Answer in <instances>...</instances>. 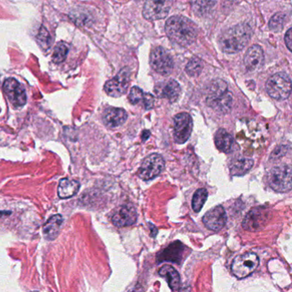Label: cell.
<instances>
[{"label":"cell","instance_id":"83f0119b","mask_svg":"<svg viewBox=\"0 0 292 292\" xmlns=\"http://www.w3.org/2000/svg\"><path fill=\"white\" fill-rule=\"evenodd\" d=\"M69 48L67 45L63 42H60L55 47L53 54H52V61L56 64H60L65 61L68 54Z\"/></svg>","mask_w":292,"mask_h":292},{"label":"cell","instance_id":"8992f818","mask_svg":"<svg viewBox=\"0 0 292 292\" xmlns=\"http://www.w3.org/2000/svg\"><path fill=\"white\" fill-rule=\"evenodd\" d=\"M259 257L254 253H246L236 257L231 265V271L238 279H244L250 275L259 266Z\"/></svg>","mask_w":292,"mask_h":292},{"label":"cell","instance_id":"d4e9b609","mask_svg":"<svg viewBox=\"0 0 292 292\" xmlns=\"http://www.w3.org/2000/svg\"><path fill=\"white\" fill-rule=\"evenodd\" d=\"M216 4V0H191L193 10L198 16H205L211 11Z\"/></svg>","mask_w":292,"mask_h":292},{"label":"cell","instance_id":"6da1fadb","mask_svg":"<svg viewBox=\"0 0 292 292\" xmlns=\"http://www.w3.org/2000/svg\"><path fill=\"white\" fill-rule=\"evenodd\" d=\"M168 38L183 47L192 45L197 38V26L185 16H173L165 22Z\"/></svg>","mask_w":292,"mask_h":292},{"label":"cell","instance_id":"7a4b0ae2","mask_svg":"<svg viewBox=\"0 0 292 292\" xmlns=\"http://www.w3.org/2000/svg\"><path fill=\"white\" fill-rule=\"evenodd\" d=\"M253 36L252 27L247 23H239L222 34L219 39V47L227 54H234L247 46Z\"/></svg>","mask_w":292,"mask_h":292},{"label":"cell","instance_id":"1f68e13d","mask_svg":"<svg viewBox=\"0 0 292 292\" xmlns=\"http://www.w3.org/2000/svg\"><path fill=\"white\" fill-rule=\"evenodd\" d=\"M142 105H143L144 107L146 110H149V109L153 108V106L154 105V97L151 94H149V93H145L144 95L143 102H142Z\"/></svg>","mask_w":292,"mask_h":292},{"label":"cell","instance_id":"277c9868","mask_svg":"<svg viewBox=\"0 0 292 292\" xmlns=\"http://www.w3.org/2000/svg\"><path fill=\"white\" fill-rule=\"evenodd\" d=\"M268 95L277 100H286L291 93V81L284 72L274 74L266 84Z\"/></svg>","mask_w":292,"mask_h":292},{"label":"cell","instance_id":"9a60e30c","mask_svg":"<svg viewBox=\"0 0 292 292\" xmlns=\"http://www.w3.org/2000/svg\"><path fill=\"white\" fill-rule=\"evenodd\" d=\"M137 220V213L132 206L125 205L116 209L111 218V221L116 227H125L132 225Z\"/></svg>","mask_w":292,"mask_h":292},{"label":"cell","instance_id":"44dd1931","mask_svg":"<svg viewBox=\"0 0 292 292\" xmlns=\"http://www.w3.org/2000/svg\"><path fill=\"white\" fill-rule=\"evenodd\" d=\"M80 184L76 180L64 179L60 181L57 188V195L61 199H69L78 192Z\"/></svg>","mask_w":292,"mask_h":292},{"label":"cell","instance_id":"d6a6232c","mask_svg":"<svg viewBox=\"0 0 292 292\" xmlns=\"http://www.w3.org/2000/svg\"><path fill=\"white\" fill-rule=\"evenodd\" d=\"M286 146H281L279 148H277L273 154H271V158L273 159H279V158L284 156V154H286L287 152Z\"/></svg>","mask_w":292,"mask_h":292},{"label":"cell","instance_id":"30bf717a","mask_svg":"<svg viewBox=\"0 0 292 292\" xmlns=\"http://www.w3.org/2000/svg\"><path fill=\"white\" fill-rule=\"evenodd\" d=\"M172 0H146L142 15L149 21H156L165 18L167 16Z\"/></svg>","mask_w":292,"mask_h":292},{"label":"cell","instance_id":"8fae6325","mask_svg":"<svg viewBox=\"0 0 292 292\" xmlns=\"http://www.w3.org/2000/svg\"><path fill=\"white\" fill-rule=\"evenodd\" d=\"M193 130V119L190 114L182 112L174 118V140L178 143L186 142Z\"/></svg>","mask_w":292,"mask_h":292},{"label":"cell","instance_id":"7c38bea8","mask_svg":"<svg viewBox=\"0 0 292 292\" xmlns=\"http://www.w3.org/2000/svg\"><path fill=\"white\" fill-rule=\"evenodd\" d=\"M3 89L9 100L15 107H22L27 102L24 89L16 79H7L4 83Z\"/></svg>","mask_w":292,"mask_h":292},{"label":"cell","instance_id":"e0dca14e","mask_svg":"<svg viewBox=\"0 0 292 292\" xmlns=\"http://www.w3.org/2000/svg\"><path fill=\"white\" fill-rule=\"evenodd\" d=\"M267 218H268L267 212L264 209H253L245 217L243 222V226L246 230L253 231L260 230L267 221Z\"/></svg>","mask_w":292,"mask_h":292},{"label":"cell","instance_id":"cb8c5ba5","mask_svg":"<svg viewBox=\"0 0 292 292\" xmlns=\"http://www.w3.org/2000/svg\"><path fill=\"white\" fill-rule=\"evenodd\" d=\"M183 249H184V245L181 243L179 242L174 243L161 253L162 256L160 258V260L162 261L163 260H170L172 262H179V260H181L182 253L184 251Z\"/></svg>","mask_w":292,"mask_h":292},{"label":"cell","instance_id":"ffe728a7","mask_svg":"<svg viewBox=\"0 0 292 292\" xmlns=\"http://www.w3.org/2000/svg\"><path fill=\"white\" fill-rule=\"evenodd\" d=\"M63 218L57 214L51 217L43 227V235L47 240H53L57 238L60 229L62 227Z\"/></svg>","mask_w":292,"mask_h":292},{"label":"cell","instance_id":"3957f363","mask_svg":"<svg viewBox=\"0 0 292 292\" xmlns=\"http://www.w3.org/2000/svg\"><path fill=\"white\" fill-rule=\"evenodd\" d=\"M207 104L219 113H227L232 106V95L228 90L227 84L221 79L212 81L209 87Z\"/></svg>","mask_w":292,"mask_h":292},{"label":"cell","instance_id":"ba28073f","mask_svg":"<svg viewBox=\"0 0 292 292\" xmlns=\"http://www.w3.org/2000/svg\"><path fill=\"white\" fill-rule=\"evenodd\" d=\"M150 65L154 71L162 76H169L174 67L172 57L161 46L153 49L150 54Z\"/></svg>","mask_w":292,"mask_h":292},{"label":"cell","instance_id":"484cf974","mask_svg":"<svg viewBox=\"0 0 292 292\" xmlns=\"http://www.w3.org/2000/svg\"><path fill=\"white\" fill-rule=\"evenodd\" d=\"M208 196L209 193L205 189H200L195 193L192 199V208L195 213H199L201 210L203 206L208 200Z\"/></svg>","mask_w":292,"mask_h":292},{"label":"cell","instance_id":"e575fe53","mask_svg":"<svg viewBox=\"0 0 292 292\" xmlns=\"http://www.w3.org/2000/svg\"><path fill=\"white\" fill-rule=\"evenodd\" d=\"M149 130H144L143 135H142V140L143 141H146L147 139L149 138Z\"/></svg>","mask_w":292,"mask_h":292},{"label":"cell","instance_id":"f1b7e54d","mask_svg":"<svg viewBox=\"0 0 292 292\" xmlns=\"http://www.w3.org/2000/svg\"><path fill=\"white\" fill-rule=\"evenodd\" d=\"M286 16L284 13H277L271 18L269 22V27L274 32L281 31L285 23Z\"/></svg>","mask_w":292,"mask_h":292},{"label":"cell","instance_id":"836d02e7","mask_svg":"<svg viewBox=\"0 0 292 292\" xmlns=\"http://www.w3.org/2000/svg\"><path fill=\"white\" fill-rule=\"evenodd\" d=\"M284 41H285V45H286L287 48L289 49V51H292V28H289L287 30L285 36H284Z\"/></svg>","mask_w":292,"mask_h":292},{"label":"cell","instance_id":"52a82bcc","mask_svg":"<svg viewBox=\"0 0 292 292\" xmlns=\"http://www.w3.org/2000/svg\"><path fill=\"white\" fill-rule=\"evenodd\" d=\"M130 68H123L114 78L106 81L105 84V92L111 97L118 98L122 96L127 92L128 87L130 86Z\"/></svg>","mask_w":292,"mask_h":292},{"label":"cell","instance_id":"d6986e66","mask_svg":"<svg viewBox=\"0 0 292 292\" xmlns=\"http://www.w3.org/2000/svg\"><path fill=\"white\" fill-rule=\"evenodd\" d=\"M254 165V161L249 158L244 156H238L233 158L229 164L230 172L232 176H243L247 172H249L250 169Z\"/></svg>","mask_w":292,"mask_h":292},{"label":"cell","instance_id":"f546056e","mask_svg":"<svg viewBox=\"0 0 292 292\" xmlns=\"http://www.w3.org/2000/svg\"><path fill=\"white\" fill-rule=\"evenodd\" d=\"M38 44L43 50H48L51 47V37L46 27H41L37 36Z\"/></svg>","mask_w":292,"mask_h":292},{"label":"cell","instance_id":"7402d4cb","mask_svg":"<svg viewBox=\"0 0 292 292\" xmlns=\"http://www.w3.org/2000/svg\"><path fill=\"white\" fill-rule=\"evenodd\" d=\"M214 141H215V145L220 151L228 154L232 150L234 139H233L232 135L224 129H220L217 131Z\"/></svg>","mask_w":292,"mask_h":292},{"label":"cell","instance_id":"4dcf8cb0","mask_svg":"<svg viewBox=\"0 0 292 292\" xmlns=\"http://www.w3.org/2000/svg\"><path fill=\"white\" fill-rule=\"evenodd\" d=\"M145 93L138 87H133L129 95V100L132 105H138L143 102Z\"/></svg>","mask_w":292,"mask_h":292},{"label":"cell","instance_id":"4316f807","mask_svg":"<svg viewBox=\"0 0 292 292\" xmlns=\"http://www.w3.org/2000/svg\"><path fill=\"white\" fill-rule=\"evenodd\" d=\"M202 70V60L197 57H192L187 64L186 68H185L186 73L190 76H199Z\"/></svg>","mask_w":292,"mask_h":292},{"label":"cell","instance_id":"5b68a950","mask_svg":"<svg viewBox=\"0 0 292 292\" xmlns=\"http://www.w3.org/2000/svg\"><path fill=\"white\" fill-rule=\"evenodd\" d=\"M269 186L277 192H289L291 190V167L289 165L277 166L268 174Z\"/></svg>","mask_w":292,"mask_h":292},{"label":"cell","instance_id":"603a6c76","mask_svg":"<svg viewBox=\"0 0 292 292\" xmlns=\"http://www.w3.org/2000/svg\"><path fill=\"white\" fill-rule=\"evenodd\" d=\"M160 276L165 278L171 290H178L180 286V276L176 269L170 265L163 266L159 271Z\"/></svg>","mask_w":292,"mask_h":292},{"label":"cell","instance_id":"9c48e42d","mask_svg":"<svg viewBox=\"0 0 292 292\" xmlns=\"http://www.w3.org/2000/svg\"><path fill=\"white\" fill-rule=\"evenodd\" d=\"M165 168V160L160 154H153L144 159L138 170V176L145 181L159 176Z\"/></svg>","mask_w":292,"mask_h":292},{"label":"cell","instance_id":"ac0fdd59","mask_svg":"<svg viewBox=\"0 0 292 292\" xmlns=\"http://www.w3.org/2000/svg\"><path fill=\"white\" fill-rule=\"evenodd\" d=\"M127 112L122 108L110 107L103 114V121L109 128H118L125 124L127 120Z\"/></svg>","mask_w":292,"mask_h":292},{"label":"cell","instance_id":"2e32d148","mask_svg":"<svg viewBox=\"0 0 292 292\" xmlns=\"http://www.w3.org/2000/svg\"><path fill=\"white\" fill-rule=\"evenodd\" d=\"M244 63L248 71H254L260 69L264 63V52L261 46L258 45L250 46L245 53Z\"/></svg>","mask_w":292,"mask_h":292},{"label":"cell","instance_id":"5bb4252c","mask_svg":"<svg viewBox=\"0 0 292 292\" xmlns=\"http://www.w3.org/2000/svg\"><path fill=\"white\" fill-rule=\"evenodd\" d=\"M154 93L159 98L167 99L170 102H175L181 95V87L175 80H168L158 83L154 87Z\"/></svg>","mask_w":292,"mask_h":292},{"label":"cell","instance_id":"4fadbf2b","mask_svg":"<svg viewBox=\"0 0 292 292\" xmlns=\"http://www.w3.org/2000/svg\"><path fill=\"white\" fill-rule=\"evenodd\" d=\"M227 220L226 213L223 207L217 206L206 213L203 217V223L209 230L219 231L225 226Z\"/></svg>","mask_w":292,"mask_h":292}]
</instances>
